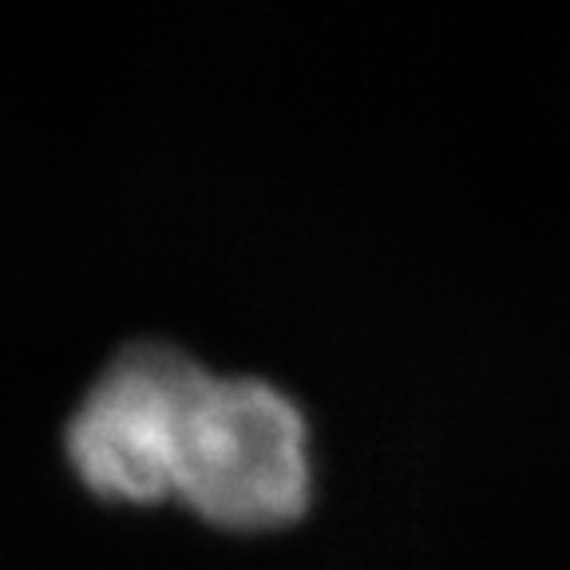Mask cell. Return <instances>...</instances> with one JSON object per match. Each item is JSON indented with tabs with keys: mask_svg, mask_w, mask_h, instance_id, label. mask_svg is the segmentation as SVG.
<instances>
[{
	"mask_svg": "<svg viewBox=\"0 0 570 570\" xmlns=\"http://www.w3.org/2000/svg\"><path fill=\"white\" fill-rule=\"evenodd\" d=\"M71 472L107 503H183L223 531H277L309 511V424L282 389L218 376L142 341L96 376L63 432Z\"/></svg>",
	"mask_w": 570,
	"mask_h": 570,
	"instance_id": "obj_1",
	"label": "cell"
}]
</instances>
